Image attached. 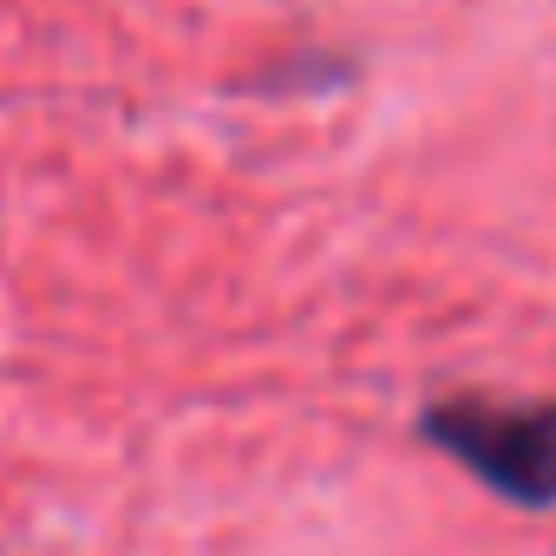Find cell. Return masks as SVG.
Instances as JSON below:
<instances>
[{"label": "cell", "instance_id": "cell-1", "mask_svg": "<svg viewBox=\"0 0 556 556\" xmlns=\"http://www.w3.org/2000/svg\"><path fill=\"white\" fill-rule=\"evenodd\" d=\"M419 439L517 510H556V400L452 393L419 413Z\"/></svg>", "mask_w": 556, "mask_h": 556}]
</instances>
